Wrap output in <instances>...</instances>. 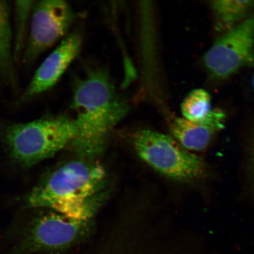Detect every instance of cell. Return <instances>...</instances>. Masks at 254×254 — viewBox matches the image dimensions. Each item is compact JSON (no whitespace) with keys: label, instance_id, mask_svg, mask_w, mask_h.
<instances>
[{"label":"cell","instance_id":"9c48e42d","mask_svg":"<svg viewBox=\"0 0 254 254\" xmlns=\"http://www.w3.org/2000/svg\"><path fill=\"white\" fill-rule=\"evenodd\" d=\"M225 115L220 110H212L205 119L192 122L177 117L170 124V131L179 144L189 151L204 150L214 135L225 126Z\"/></svg>","mask_w":254,"mask_h":254},{"label":"cell","instance_id":"52a82bcc","mask_svg":"<svg viewBox=\"0 0 254 254\" xmlns=\"http://www.w3.org/2000/svg\"><path fill=\"white\" fill-rule=\"evenodd\" d=\"M75 18L74 11L64 1H36L26 47L22 56L24 64H32L41 54L64 38Z\"/></svg>","mask_w":254,"mask_h":254},{"label":"cell","instance_id":"8992f818","mask_svg":"<svg viewBox=\"0 0 254 254\" xmlns=\"http://www.w3.org/2000/svg\"><path fill=\"white\" fill-rule=\"evenodd\" d=\"M204 65L215 78L230 77L240 69L254 67V11L225 31L204 57Z\"/></svg>","mask_w":254,"mask_h":254},{"label":"cell","instance_id":"7c38bea8","mask_svg":"<svg viewBox=\"0 0 254 254\" xmlns=\"http://www.w3.org/2000/svg\"><path fill=\"white\" fill-rule=\"evenodd\" d=\"M36 1H17L14 5L13 49L15 62L23 55L29 34L32 11Z\"/></svg>","mask_w":254,"mask_h":254},{"label":"cell","instance_id":"277c9868","mask_svg":"<svg viewBox=\"0 0 254 254\" xmlns=\"http://www.w3.org/2000/svg\"><path fill=\"white\" fill-rule=\"evenodd\" d=\"M44 209L21 228L9 254L62 252L84 242L94 231V220H78Z\"/></svg>","mask_w":254,"mask_h":254},{"label":"cell","instance_id":"8fae6325","mask_svg":"<svg viewBox=\"0 0 254 254\" xmlns=\"http://www.w3.org/2000/svg\"><path fill=\"white\" fill-rule=\"evenodd\" d=\"M14 62L10 5L0 1V74L11 82L15 81Z\"/></svg>","mask_w":254,"mask_h":254},{"label":"cell","instance_id":"5bb4252c","mask_svg":"<svg viewBox=\"0 0 254 254\" xmlns=\"http://www.w3.org/2000/svg\"><path fill=\"white\" fill-rule=\"evenodd\" d=\"M252 163H253V171H254V145L253 148V151H252Z\"/></svg>","mask_w":254,"mask_h":254},{"label":"cell","instance_id":"9a60e30c","mask_svg":"<svg viewBox=\"0 0 254 254\" xmlns=\"http://www.w3.org/2000/svg\"><path fill=\"white\" fill-rule=\"evenodd\" d=\"M253 87H254V78H253Z\"/></svg>","mask_w":254,"mask_h":254},{"label":"cell","instance_id":"5b68a950","mask_svg":"<svg viewBox=\"0 0 254 254\" xmlns=\"http://www.w3.org/2000/svg\"><path fill=\"white\" fill-rule=\"evenodd\" d=\"M133 145L138 156L158 173L171 179L188 182L205 171L201 158L186 150L170 136L151 129L135 133Z\"/></svg>","mask_w":254,"mask_h":254},{"label":"cell","instance_id":"30bf717a","mask_svg":"<svg viewBox=\"0 0 254 254\" xmlns=\"http://www.w3.org/2000/svg\"><path fill=\"white\" fill-rule=\"evenodd\" d=\"M217 30L226 31L254 11V0H216L209 2Z\"/></svg>","mask_w":254,"mask_h":254},{"label":"cell","instance_id":"ba28073f","mask_svg":"<svg viewBox=\"0 0 254 254\" xmlns=\"http://www.w3.org/2000/svg\"><path fill=\"white\" fill-rule=\"evenodd\" d=\"M82 43L81 35L77 33L69 34L63 39L35 72L20 101H28L55 86L78 56Z\"/></svg>","mask_w":254,"mask_h":254},{"label":"cell","instance_id":"7a4b0ae2","mask_svg":"<svg viewBox=\"0 0 254 254\" xmlns=\"http://www.w3.org/2000/svg\"><path fill=\"white\" fill-rule=\"evenodd\" d=\"M107 175L94 160L79 158L48 174L23 198V209H49L78 217L91 208L95 195L104 191Z\"/></svg>","mask_w":254,"mask_h":254},{"label":"cell","instance_id":"3957f363","mask_svg":"<svg viewBox=\"0 0 254 254\" xmlns=\"http://www.w3.org/2000/svg\"><path fill=\"white\" fill-rule=\"evenodd\" d=\"M77 135L74 119L47 116L26 123L0 125V139L10 160L27 169L69 146Z\"/></svg>","mask_w":254,"mask_h":254},{"label":"cell","instance_id":"4fadbf2b","mask_svg":"<svg viewBox=\"0 0 254 254\" xmlns=\"http://www.w3.org/2000/svg\"><path fill=\"white\" fill-rule=\"evenodd\" d=\"M212 110L210 95L201 88L190 91L181 104L183 118L192 122L205 119Z\"/></svg>","mask_w":254,"mask_h":254},{"label":"cell","instance_id":"6da1fadb","mask_svg":"<svg viewBox=\"0 0 254 254\" xmlns=\"http://www.w3.org/2000/svg\"><path fill=\"white\" fill-rule=\"evenodd\" d=\"M71 104L77 135L69 146L79 158L94 160L104 151L111 132L128 115L131 106L103 66L88 68L75 79Z\"/></svg>","mask_w":254,"mask_h":254}]
</instances>
